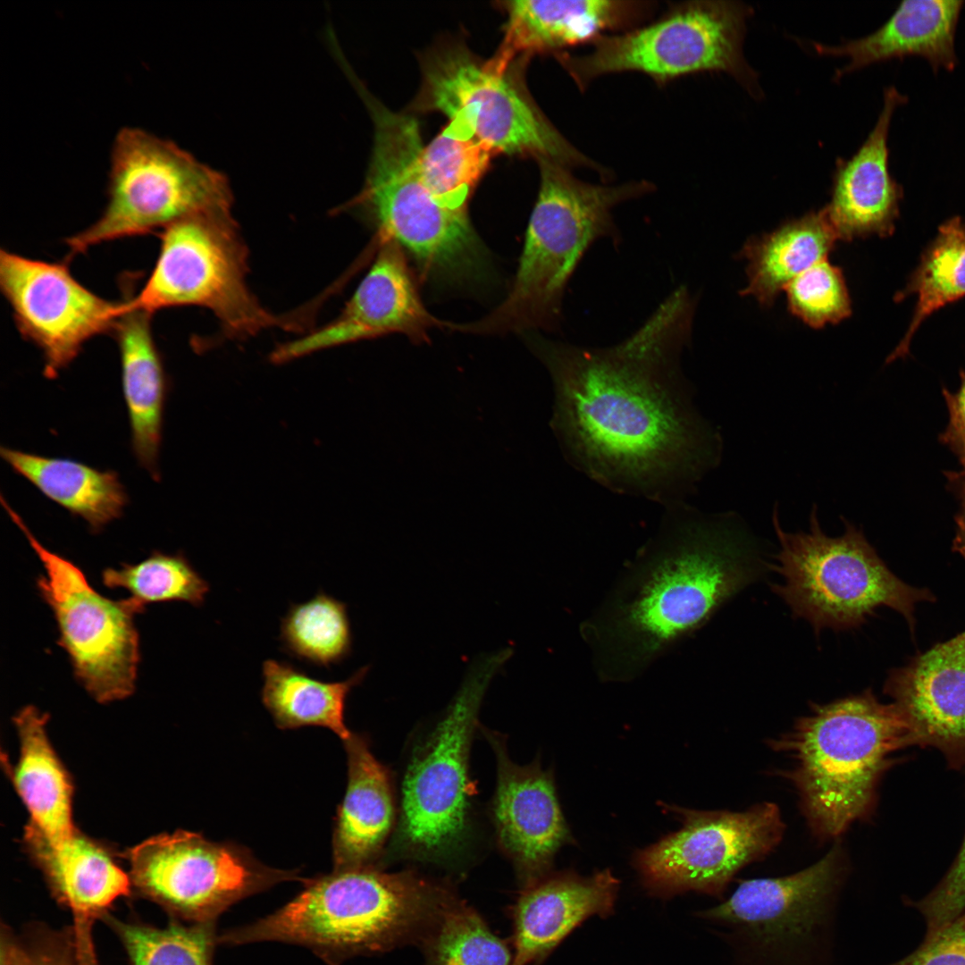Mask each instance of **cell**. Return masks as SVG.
Here are the masks:
<instances>
[{
	"mask_svg": "<svg viewBox=\"0 0 965 965\" xmlns=\"http://www.w3.org/2000/svg\"><path fill=\"white\" fill-rule=\"evenodd\" d=\"M695 308L680 286L615 345L532 341L553 382L552 426L565 453L602 485L672 505L715 465L717 436L680 370Z\"/></svg>",
	"mask_w": 965,
	"mask_h": 965,
	"instance_id": "obj_1",
	"label": "cell"
},
{
	"mask_svg": "<svg viewBox=\"0 0 965 965\" xmlns=\"http://www.w3.org/2000/svg\"><path fill=\"white\" fill-rule=\"evenodd\" d=\"M760 566L751 539L731 517L673 504L580 625L598 678L642 676L754 582Z\"/></svg>",
	"mask_w": 965,
	"mask_h": 965,
	"instance_id": "obj_2",
	"label": "cell"
},
{
	"mask_svg": "<svg viewBox=\"0 0 965 965\" xmlns=\"http://www.w3.org/2000/svg\"><path fill=\"white\" fill-rule=\"evenodd\" d=\"M303 890L257 920L218 935V944H298L329 965L425 936L455 898L449 886L415 871L374 866L333 869L303 879Z\"/></svg>",
	"mask_w": 965,
	"mask_h": 965,
	"instance_id": "obj_3",
	"label": "cell"
},
{
	"mask_svg": "<svg viewBox=\"0 0 965 965\" xmlns=\"http://www.w3.org/2000/svg\"><path fill=\"white\" fill-rule=\"evenodd\" d=\"M910 744L895 707L880 702L870 690L813 703L808 715L771 742L791 759L785 776L810 828L821 839L838 837L869 815L891 755Z\"/></svg>",
	"mask_w": 965,
	"mask_h": 965,
	"instance_id": "obj_4",
	"label": "cell"
},
{
	"mask_svg": "<svg viewBox=\"0 0 965 965\" xmlns=\"http://www.w3.org/2000/svg\"><path fill=\"white\" fill-rule=\"evenodd\" d=\"M537 161L540 189L512 287L491 314L463 324L465 331H558L566 289L585 253L602 239L620 244L615 207L654 189L646 180L592 184L561 164Z\"/></svg>",
	"mask_w": 965,
	"mask_h": 965,
	"instance_id": "obj_5",
	"label": "cell"
},
{
	"mask_svg": "<svg viewBox=\"0 0 965 965\" xmlns=\"http://www.w3.org/2000/svg\"><path fill=\"white\" fill-rule=\"evenodd\" d=\"M358 93L372 114L374 138L364 188L345 207L365 214L380 239L408 252L427 277L455 284L480 281L486 256L467 211L449 206L423 179L417 121L391 112L365 87Z\"/></svg>",
	"mask_w": 965,
	"mask_h": 965,
	"instance_id": "obj_6",
	"label": "cell"
},
{
	"mask_svg": "<svg viewBox=\"0 0 965 965\" xmlns=\"http://www.w3.org/2000/svg\"><path fill=\"white\" fill-rule=\"evenodd\" d=\"M844 533L827 535L816 507L810 532H785L777 512L773 524L780 550L773 569L782 577L772 585L793 615L816 633L845 631L863 624L881 606L893 608L912 625L916 606L934 600L930 592L908 585L885 566L862 531L843 518Z\"/></svg>",
	"mask_w": 965,
	"mask_h": 965,
	"instance_id": "obj_7",
	"label": "cell"
},
{
	"mask_svg": "<svg viewBox=\"0 0 965 965\" xmlns=\"http://www.w3.org/2000/svg\"><path fill=\"white\" fill-rule=\"evenodd\" d=\"M504 648L475 659L442 715L417 744L401 786L395 850L420 860H444L469 832V754L478 716L493 677L510 659Z\"/></svg>",
	"mask_w": 965,
	"mask_h": 965,
	"instance_id": "obj_8",
	"label": "cell"
},
{
	"mask_svg": "<svg viewBox=\"0 0 965 965\" xmlns=\"http://www.w3.org/2000/svg\"><path fill=\"white\" fill-rule=\"evenodd\" d=\"M155 266L129 307L153 315L176 306L209 309L230 338L245 339L272 328L300 331L302 315H277L264 307L247 283L248 249L231 212L193 216L160 233Z\"/></svg>",
	"mask_w": 965,
	"mask_h": 965,
	"instance_id": "obj_9",
	"label": "cell"
},
{
	"mask_svg": "<svg viewBox=\"0 0 965 965\" xmlns=\"http://www.w3.org/2000/svg\"><path fill=\"white\" fill-rule=\"evenodd\" d=\"M232 200L222 172L172 140L123 128L113 143L107 205L96 222L66 239L70 256L193 216L231 212Z\"/></svg>",
	"mask_w": 965,
	"mask_h": 965,
	"instance_id": "obj_10",
	"label": "cell"
},
{
	"mask_svg": "<svg viewBox=\"0 0 965 965\" xmlns=\"http://www.w3.org/2000/svg\"><path fill=\"white\" fill-rule=\"evenodd\" d=\"M751 15V6L739 1L686 2L649 24L600 37L586 55L557 57L580 88L610 73L637 71L664 83L715 71L726 72L759 97L758 74L743 54Z\"/></svg>",
	"mask_w": 965,
	"mask_h": 965,
	"instance_id": "obj_11",
	"label": "cell"
},
{
	"mask_svg": "<svg viewBox=\"0 0 965 965\" xmlns=\"http://www.w3.org/2000/svg\"><path fill=\"white\" fill-rule=\"evenodd\" d=\"M462 46L432 52L423 65L419 106L467 126L494 154L549 159L569 168H601L575 148L510 73Z\"/></svg>",
	"mask_w": 965,
	"mask_h": 965,
	"instance_id": "obj_12",
	"label": "cell"
},
{
	"mask_svg": "<svg viewBox=\"0 0 965 965\" xmlns=\"http://www.w3.org/2000/svg\"><path fill=\"white\" fill-rule=\"evenodd\" d=\"M0 500L42 563L45 574L37 587L54 614L57 643L76 679L100 703L129 697L140 659L134 619L145 606L130 597L115 600L100 594L78 566L42 545L3 496Z\"/></svg>",
	"mask_w": 965,
	"mask_h": 965,
	"instance_id": "obj_13",
	"label": "cell"
},
{
	"mask_svg": "<svg viewBox=\"0 0 965 965\" xmlns=\"http://www.w3.org/2000/svg\"><path fill=\"white\" fill-rule=\"evenodd\" d=\"M128 859L131 885L186 923H216L238 902L304 879L298 871L264 865L240 845L183 830L144 841Z\"/></svg>",
	"mask_w": 965,
	"mask_h": 965,
	"instance_id": "obj_14",
	"label": "cell"
},
{
	"mask_svg": "<svg viewBox=\"0 0 965 965\" xmlns=\"http://www.w3.org/2000/svg\"><path fill=\"white\" fill-rule=\"evenodd\" d=\"M847 873L842 846L796 873L743 880L701 917L731 930L751 965H802L830 922Z\"/></svg>",
	"mask_w": 965,
	"mask_h": 965,
	"instance_id": "obj_15",
	"label": "cell"
},
{
	"mask_svg": "<svg viewBox=\"0 0 965 965\" xmlns=\"http://www.w3.org/2000/svg\"><path fill=\"white\" fill-rule=\"evenodd\" d=\"M669 810L682 827L634 857L646 887L664 895L696 891L720 896L742 868L778 845L785 827L779 808L768 801L737 812Z\"/></svg>",
	"mask_w": 965,
	"mask_h": 965,
	"instance_id": "obj_16",
	"label": "cell"
},
{
	"mask_svg": "<svg viewBox=\"0 0 965 965\" xmlns=\"http://www.w3.org/2000/svg\"><path fill=\"white\" fill-rule=\"evenodd\" d=\"M0 288L18 331L44 357L43 373L55 379L92 338L113 332L127 311L80 283L64 263L0 251Z\"/></svg>",
	"mask_w": 965,
	"mask_h": 965,
	"instance_id": "obj_17",
	"label": "cell"
},
{
	"mask_svg": "<svg viewBox=\"0 0 965 965\" xmlns=\"http://www.w3.org/2000/svg\"><path fill=\"white\" fill-rule=\"evenodd\" d=\"M380 243L371 268L341 313L323 327L279 345L270 357L273 363L391 333L422 340L432 327H451L423 305L403 249L390 239H380Z\"/></svg>",
	"mask_w": 965,
	"mask_h": 965,
	"instance_id": "obj_18",
	"label": "cell"
},
{
	"mask_svg": "<svg viewBox=\"0 0 965 965\" xmlns=\"http://www.w3.org/2000/svg\"><path fill=\"white\" fill-rule=\"evenodd\" d=\"M497 757L491 813L497 838L524 888L547 876L558 851L573 837L556 793L552 772L538 762L518 766L501 738L486 732Z\"/></svg>",
	"mask_w": 965,
	"mask_h": 965,
	"instance_id": "obj_19",
	"label": "cell"
},
{
	"mask_svg": "<svg viewBox=\"0 0 965 965\" xmlns=\"http://www.w3.org/2000/svg\"><path fill=\"white\" fill-rule=\"evenodd\" d=\"M885 692L911 744L935 747L951 766H965V632L894 670Z\"/></svg>",
	"mask_w": 965,
	"mask_h": 965,
	"instance_id": "obj_20",
	"label": "cell"
},
{
	"mask_svg": "<svg viewBox=\"0 0 965 965\" xmlns=\"http://www.w3.org/2000/svg\"><path fill=\"white\" fill-rule=\"evenodd\" d=\"M908 102L895 87L885 88L876 125L858 151L837 159L831 199L824 208L839 240L892 235L903 196L889 172L888 132L894 111Z\"/></svg>",
	"mask_w": 965,
	"mask_h": 965,
	"instance_id": "obj_21",
	"label": "cell"
},
{
	"mask_svg": "<svg viewBox=\"0 0 965 965\" xmlns=\"http://www.w3.org/2000/svg\"><path fill=\"white\" fill-rule=\"evenodd\" d=\"M24 840L51 892L72 915L76 945L85 953H95L93 922L105 916L116 900L130 893V875L105 848L78 830L67 837L49 840L28 825Z\"/></svg>",
	"mask_w": 965,
	"mask_h": 965,
	"instance_id": "obj_22",
	"label": "cell"
},
{
	"mask_svg": "<svg viewBox=\"0 0 965 965\" xmlns=\"http://www.w3.org/2000/svg\"><path fill=\"white\" fill-rule=\"evenodd\" d=\"M650 8V3L642 1H510L506 4L504 38L489 62L497 70L507 71L516 57L593 43L605 31L633 29Z\"/></svg>",
	"mask_w": 965,
	"mask_h": 965,
	"instance_id": "obj_23",
	"label": "cell"
},
{
	"mask_svg": "<svg viewBox=\"0 0 965 965\" xmlns=\"http://www.w3.org/2000/svg\"><path fill=\"white\" fill-rule=\"evenodd\" d=\"M618 888L608 869L546 876L524 888L513 912V965L541 962L585 919L611 914Z\"/></svg>",
	"mask_w": 965,
	"mask_h": 965,
	"instance_id": "obj_24",
	"label": "cell"
},
{
	"mask_svg": "<svg viewBox=\"0 0 965 965\" xmlns=\"http://www.w3.org/2000/svg\"><path fill=\"white\" fill-rule=\"evenodd\" d=\"M962 0H906L876 31L838 46L814 43L821 55L845 57L847 63L835 71V79L870 64L891 59L919 55L933 71H952L957 64L954 48L956 28L964 4Z\"/></svg>",
	"mask_w": 965,
	"mask_h": 965,
	"instance_id": "obj_25",
	"label": "cell"
},
{
	"mask_svg": "<svg viewBox=\"0 0 965 965\" xmlns=\"http://www.w3.org/2000/svg\"><path fill=\"white\" fill-rule=\"evenodd\" d=\"M348 784L337 809L332 834L333 869L373 866L395 821V800L388 768L370 750L364 735L343 743Z\"/></svg>",
	"mask_w": 965,
	"mask_h": 965,
	"instance_id": "obj_26",
	"label": "cell"
},
{
	"mask_svg": "<svg viewBox=\"0 0 965 965\" xmlns=\"http://www.w3.org/2000/svg\"><path fill=\"white\" fill-rule=\"evenodd\" d=\"M151 316L128 306L113 333L119 347L132 451L152 479L159 481L158 459L169 384L152 333Z\"/></svg>",
	"mask_w": 965,
	"mask_h": 965,
	"instance_id": "obj_27",
	"label": "cell"
},
{
	"mask_svg": "<svg viewBox=\"0 0 965 965\" xmlns=\"http://www.w3.org/2000/svg\"><path fill=\"white\" fill-rule=\"evenodd\" d=\"M46 714L23 708L14 717L20 737L18 763L13 770L14 787L30 815L29 826L49 840L76 831L71 817L72 785L46 732Z\"/></svg>",
	"mask_w": 965,
	"mask_h": 965,
	"instance_id": "obj_28",
	"label": "cell"
},
{
	"mask_svg": "<svg viewBox=\"0 0 965 965\" xmlns=\"http://www.w3.org/2000/svg\"><path fill=\"white\" fill-rule=\"evenodd\" d=\"M0 455L13 472L47 499L81 517L94 533L120 518L128 504V494L114 471L4 446Z\"/></svg>",
	"mask_w": 965,
	"mask_h": 965,
	"instance_id": "obj_29",
	"label": "cell"
},
{
	"mask_svg": "<svg viewBox=\"0 0 965 965\" xmlns=\"http://www.w3.org/2000/svg\"><path fill=\"white\" fill-rule=\"evenodd\" d=\"M837 240L824 208L750 238L741 251L748 264V284L742 294L770 306L793 279L826 260Z\"/></svg>",
	"mask_w": 965,
	"mask_h": 965,
	"instance_id": "obj_30",
	"label": "cell"
},
{
	"mask_svg": "<svg viewBox=\"0 0 965 965\" xmlns=\"http://www.w3.org/2000/svg\"><path fill=\"white\" fill-rule=\"evenodd\" d=\"M369 669L364 666L344 681L324 682L289 662L266 659L262 666L261 701L278 728L323 726L344 743L353 734L345 721L348 697Z\"/></svg>",
	"mask_w": 965,
	"mask_h": 965,
	"instance_id": "obj_31",
	"label": "cell"
},
{
	"mask_svg": "<svg viewBox=\"0 0 965 965\" xmlns=\"http://www.w3.org/2000/svg\"><path fill=\"white\" fill-rule=\"evenodd\" d=\"M914 293L917 304L907 332L887 362L905 356L919 324L942 306L965 296V222H944L899 298Z\"/></svg>",
	"mask_w": 965,
	"mask_h": 965,
	"instance_id": "obj_32",
	"label": "cell"
},
{
	"mask_svg": "<svg viewBox=\"0 0 965 965\" xmlns=\"http://www.w3.org/2000/svg\"><path fill=\"white\" fill-rule=\"evenodd\" d=\"M280 631L283 650L314 666L329 668L352 651L347 605L322 591L306 602L291 604L281 618Z\"/></svg>",
	"mask_w": 965,
	"mask_h": 965,
	"instance_id": "obj_33",
	"label": "cell"
},
{
	"mask_svg": "<svg viewBox=\"0 0 965 965\" xmlns=\"http://www.w3.org/2000/svg\"><path fill=\"white\" fill-rule=\"evenodd\" d=\"M494 154L472 130L457 121L448 125L420 155L423 179L449 206L467 211V203Z\"/></svg>",
	"mask_w": 965,
	"mask_h": 965,
	"instance_id": "obj_34",
	"label": "cell"
},
{
	"mask_svg": "<svg viewBox=\"0 0 965 965\" xmlns=\"http://www.w3.org/2000/svg\"><path fill=\"white\" fill-rule=\"evenodd\" d=\"M121 939L131 965H213L218 944L215 923L173 921L165 927L105 916Z\"/></svg>",
	"mask_w": 965,
	"mask_h": 965,
	"instance_id": "obj_35",
	"label": "cell"
},
{
	"mask_svg": "<svg viewBox=\"0 0 965 965\" xmlns=\"http://www.w3.org/2000/svg\"><path fill=\"white\" fill-rule=\"evenodd\" d=\"M102 582L110 589L122 588L141 605L183 601L195 607L203 605L210 591L203 578L181 553L174 555L154 551L136 564H123L120 568H105Z\"/></svg>",
	"mask_w": 965,
	"mask_h": 965,
	"instance_id": "obj_36",
	"label": "cell"
},
{
	"mask_svg": "<svg viewBox=\"0 0 965 965\" xmlns=\"http://www.w3.org/2000/svg\"><path fill=\"white\" fill-rule=\"evenodd\" d=\"M432 965H513L514 952L456 897L424 937Z\"/></svg>",
	"mask_w": 965,
	"mask_h": 965,
	"instance_id": "obj_37",
	"label": "cell"
},
{
	"mask_svg": "<svg viewBox=\"0 0 965 965\" xmlns=\"http://www.w3.org/2000/svg\"><path fill=\"white\" fill-rule=\"evenodd\" d=\"M785 291L791 313L812 328L835 324L852 314L844 276L827 259L798 275Z\"/></svg>",
	"mask_w": 965,
	"mask_h": 965,
	"instance_id": "obj_38",
	"label": "cell"
},
{
	"mask_svg": "<svg viewBox=\"0 0 965 965\" xmlns=\"http://www.w3.org/2000/svg\"><path fill=\"white\" fill-rule=\"evenodd\" d=\"M0 965H83L71 929L57 932L36 929L18 936L3 928Z\"/></svg>",
	"mask_w": 965,
	"mask_h": 965,
	"instance_id": "obj_39",
	"label": "cell"
},
{
	"mask_svg": "<svg viewBox=\"0 0 965 965\" xmlns=\"http://www.w3.org/2000/svg\"><path fill=\"white\" fill-rule=\"evenodd\" d=\"M923 917L926 936L933 935L965 912V837L960 852L938 885L911 904Z\"/></svg>",
	"mask_w": 965,
	"mask_h": 965,
	"instance_id": "obj_40",
	"label": "cell"
},
{
	"mask_svg": "<svg viewBox=\"0 0 965 965\" xmlns=\"http://www.w3.org/2000/svg\"><path fill=\"white\" fill-rule=\"evenodd\" d=\"M888 965H965V919L961 916L908 956Z\"/></svg>",
	"mask_w": 965,
	"mask_h": 965,
	"instance_id": "obj_41",
	"label": "cell"
},
{
	"mask_svg": "<svg viewBox=\"0 0 965 965\" xmlns=\"http://www.w3.org/2000/svg\"><path fill=\"white\" fill-rule=\"evenodd\" d=\"M949 413L948 424L940 435L941 442L947 446L959 458L965 468V373H961V382L956 392L943 389Z\"/></svg>",
	"mask_w": 965,
	"mask_h": 965,
	"instance_id": "obj_42",
	"label": "cell"
},
{
	"mask_svg": "<svg viewBox=\"0 0 965 965\" xmlns=\"http://www.w3.org/2000/svg\"><path fill=\"white\" fill-rule=\"evenodd\" d=\"M950 484L955 488L961 501V508L955 516L956 533L953 540V550L965 558V468L959 473H949Z\"/></svg>",
	"mask_w": 965,
	"mask_h": 965,
	"instance_id": "obj_43",
	"label": "cell"
},
{
	"mask_svg": "<svg viewBox=\"0 0 965 965\" xmlns=\"http://www.w3.org/2000/svg\"><path fill=\"white\" fill-rule=\"evenodd\" d=\"M961 917L965 919V912L961 915Z\"/></svg>",
	"mask_w": 965,
	"mask_h": 965,
	"instance_id": "obj_44",
	"label": "cell"
}]
</instances>
